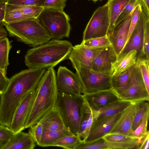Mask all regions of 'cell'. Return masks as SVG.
<instances>
[{"mask_svg": "<svg viewBox=\"0 0 149 149\" xmlns=\"http://www.w3.org/2000/svg\"><path fill=\"white\" fill-rule=\"evenodd\" d=\"M76 70L84 95L112 89L110 75L100 73L83 66L79 67Z\"/></svg>", "mask_w": 149, "mask_h": 149, "instance_id": "obj_7", "label": "cell"}, {"mask_svg": "<svg viewBox=\"0 0 149 149\" xmlns=\"http://www.w3.org/2000/svg\"><path fill=\"white\" fill-rule=\"evenodd\" d=\"M117 58L112 45L104 48L94 58L91 69L95 72L111 76L113 65Z\"/></svg>", "mask_w": 149, "mask_h": 149, "instance_id": "obj_14", "label": "cell"}, {"mask_svg": "<svg viewBox=\"0 0 149 149\" xmlns=\"http://www.w3.org/2000/svg\"><path fill=\"white\" fill-rule=\"evenodd\" d=\"M83 95H76L59 92L55 106L58 109L64 123L71 132H79Z\"/></svg>", "mask_w": 149, "mask_h": 149, "instance_id": "obj_5", "label": "cell"}, {"mask_svg": "<svg viewBox=\"0 0 149 149\" xmlns=\"http://www.w3.org/2000/svg\"><path fill=\"white\" fill-rule=\"evenodd\" d=\"M73 46L66 40L53 39L29 49L25 56V63L29 68H53L68 59Z\"/></svg>", "mask_w": 149, "mask_h": 149, "instance_id": "obj_2", "label": "cell"}, {"mask_svg": "<svg viewBox=\"0 0 149 149\" xmlns=\"http://www.w3.org/2000/svg\"><path fill=\"white\" fill-rule=\"evenodd\" d=\"M142 11L145 15L149 18V0H140Z\"/></svg>", "mask_w": 149, "mask_h": 149, "instance_id": "obj_45", "label": "cell"}, {"mask_svg": "<svg viewBox=\"0 0 149 149\" xmlns=\"http://www.w3.org/2000/svg\"><path fill=\"white\" fill-rule=\"evenodd\" d=\"M56 82L59 92L76 95H84L77 75L65 67L60 66L58 68Z\"/></svg>", "mask_w": 149, "mask_h": 149, "instance_id": "obj_10", "label": "cell"}, {"mask_svg": "<svg viewBox=\"0 0 149 149\" xmlns=\"http://www.w3.org/2000/svg\"><path fill=\"white\" fill-rule=\"evenodd\" d=\"M81 142L77 134H72L65 136L59 139L53 145L57 146L67 149H75L76 147Z\"/></svg>", "mask_w": 149, "mask_h": 149, "instance_id": "obj_30", "label": "cell"}, {"mask_svg": "<svg viewBox=\"0 0 149 149\" xmlns=\"http://www.w3.org/2000/svg\"><path fill=\"white\" fill-rule=\"evenodd\" d=\"M11 48L10 42L6 37L0 38V70L5 75L9 64L8 56Z\"/></svg>", "mask_w": 149, "mask_h": 149, "instance_id": "obj_27", "label": "cell"}, {"mask_svg": "<svg viewBox=\"0 0 149 149\" xmlns=\"http://www.w3.org/2000/svg\"><path fill=\"white\" fill-rule=\"evenodd\" d=\"M138 149V140L125 142H114L106 141L102 138L95 141L81 142L76 149Z\"/></svg>", "mask_w": 149, "mask_h": 149, "instance_id": "obj_20", "label": "cell"}, {"mask_svg": "<svg viewBox=\"0 0 149 149\" xmlns=\"http://www.w3.org/2000/svg\"><path fill=\"white\" fill-rule=\"evenodd\" d=\"M84 46L92 49H103L112 45L108 35L82 41L81 43Z\"/></svg>", "mask_w": 149, "mask_h": 149, "instance_id": "obj_29", "label": "cell"}, {"mask_svg": "<svg viewBox=\"0 0 149 149\" xmlns=\"http://www.w3.org/2000/svg\"><path fill=\"white\" fill-rule=\"evenodd\" d=\"M132 12L108 35L118 56L123 49L127 38Z\"/></svg>", "mask_w": 149, "mask_h": 149, "instance_id": "obj_17", "label": "cell"}, {"mask_svg": "<svg viewBox=\"0 0 149 149\" xmlns=\"http://www.w3.org/2000/svg\"><path fill=\"white\" fill-rule=\"evenodd\" d=\"M132 103L121 100L112 102L98 110L99 115L97 120L104 117L113 116L122 112Z\"/></svg>", "mask_w": 149, "mask_h": 149, "instance_id": "obj_26", "label": "cell"}, {"mask_svg": "<svg viewBox=\"0 0 149 149\" xmlns=\"http://www.w3.org/2000/svg\"><path fill=\"white\" fill-rule=\"evenodd\" d=\"M136 64L118 75L112 77V89L118 95L128 88L132 72Z\"/></svg>", "mask_w": 149, "mask_h": 149, "instance_id": "obj_23", "label": "cell"}, {"mask_svg": "<svg viewBox=\"0 0 149 149\" xmlns=\"http://www.w3.org/2000/svg\"><path fill=\"white\" fill-rule=\"evenodd\" d=\"M11 5L14 8L19 10L24 15L36 19L44 9L43 7L37 6Z\"/></svg>", "mask_w": 149, "mask_h": 149, "instance_id": "obj_33", "label": "cell"}, {"mask_svg": "<svg viewBox=\"0 0 149 149\" xmlns=\"http://www.w3.org/2000/svg\"><path fill=\"white\" fill-rule=\"evenodd\" d=\"M144 26V19L142 9L136 25L118 58L132 50L136 51L137 58L141 57L143 45Z\"/></svg>", "mask_w": 149, "mask_h": 149, "instance_id": "obj_15", "label": "cell"}, {"mask_svg": "<svg viewBox=\"0 0 149 149\" xmlns=\"http://www.w3.org/2000/svg\"><path fill=\"white\" fill-rule=\"evenodd\" d=\"M83 97L90 107L96 111L120 100L118 95L112 89L86 94Z\"/></svg>", "mask_w": 149, "mask_h": 149, "instance_id": "obj_16", "label": "cell"}, {"mask_svg": "<svg viewBox=\"0 0 149 149\" xmlns=\"http://www.w3.org/2000/svg\"><path fill=\"white\" fill-rule=\"evenodd\" d=\"M6 5V0H0V25L3 26Z\"/></svg>", "mask_w": 149, "mask_h": 149, "instance_id": "obj_44", "label": "cell"}, {"mask_svg": "<svg viewBox=\"0 0 149 149\" xmlns=\"http://www.w3.org/2000/svg\"><path fill=\"white\" fill-rule=\"evenodd\" d=\"M38 122L42 124L43 132L55 131L72 134L66 126L56 106L44 115Z\"/></svg>", "mask_w": 149, "mask_h": 149, "instance_id": "obj_18", "label": "cell"}, {"mask_svg": "<svg viewBox=\"0 0 149 149\" xmlns=\"http://www.w3.org/2000/svg\"><path fill=\"white\" fill-rule=\"evenodd\" d=\"M130 0H108L110 25L108 35L113 30L115 21Z\"/></svg>", "mask_w": 149, "mask_h": 149, "instance_id": "obj_24", "label": "cell"}, {"mask_svg": "<svg viewBox=\"0 0 149 149\" xmlns=\"http://www.w3.org/2000/svg\"><path fill=\"white\" fill-rule=\"evenodd\" d=\"M67 0H45L43 6L44 8L52 9L63 10Z\"/></svg>", "mask_w": 149, "mask_h": 149, "instance_id": "obj_42", "label": "cell"}, {"mask_svg": "<svg viewBox=\"0 0 149 149\" xmlns=\"http://www.w3.org/2000/svg\"><path fill=\"white\" fill-rule=\"evenodd\" d=\"M110 25L108 2L94 12L83 33L82 41L108 35Z\"/></svg>", "mask_w": 149, "mask_h": 149, "instance_id": "obj_8", "label": "cell"}, {"mask_svg": "<svg viewBox=\"0 0 149 149\" xmlns=\"http://www.w3.org/2000/svg\"><path fill=\"white\" fill-rule=\"evenodd\" d=\"M142 9V6H138L136 7L132 11L128 34L124 47L127 42L136 25Z\"/></svg>", "mask_w": 149, "mask_h": 149, "instance_id": "obj_39", "label": "cell"}, {"mask_svg": "<svg viewBox=\"0 0 149 149\" xmlns=\"http://www.w3.org/2000/svg\"><path fill=\"white\" fill-rule=\"evenodd\" d=\"M45 0H6L8 4L22 6H37L43 7Z\"/></svg>", "mask_w": 149, "mask_h": 149, "instance_id": "obj_41", "label": "cell"}, {"mask_svg": "<svg viewBox=\"0 0 149 149\" xmlns=\"http://www.w3.org/2000/svg\"><path fill=\"white\" fill-rule=\"evenodd\" d=\"M50 33L52 39L68 38L71 29L70 18L63 10L44 8L37 18Z\"/></svg>", "mask_w": 149, "mask_h": 149, "instance_id": "obj_6", "label": "cell"}, {"mask_svg": "<svg viewBox=\"0 0 149 149\" xmlns=\"http://www.w3.org/2000/svg\"><path fill=\"white\" fill-rule=\"evenodd\" d=\"M104 140L114 142H125L137 140V139L131 136L118 133H108L102 138Z\"/></svg>", "mask_w": 149, "mask_h": 149, "instance_id": "obj_37", "label": "cell"}, {"mask_svg": "<svg viewBox=\"0 0 149 149\" xmlns=\"http://www.w3.org/2000/svg\"><path fill=\"white\" fill-rule=\"evenodd\" d=\"M37 91V86L26 95L17 108L9 127L15 134L25 129L26 120Z\"/></svg>", "mask_w": 149, "mask_h": 149, "instance_id": "obj_11", "label": "cell"}, {"mask_svg": "<svg viewBox=\"0 0 149 149\" xmlns=\"http://www.w3.org/2000/svg\"><path fill=\"white\" fill-rule=\"evenodd\" d=\"M9 79L7 77H0V94L2 93L6 88Z\"/></svg>", "mask_w": 149, "mask_h": 149, "instance_id": "obj_46", "label": "cell"}, {"mask_svg": "<svg viewBox=\"0 0 149 149\" xmlns=\"http://www.w3.org/2000/svg\"><path fill=\"white\" fill-rule=\"evenodd\" d=\"M143 15L144 19L143 45L141 56L139 58L149 60V18L143 13Z\"/></svg>", "mask_w": 149, "mask_h": 149, "instance_id": "obj_34", "label": "cell"}, {"mask_svg": "<svg viewBox=\"0 0 149 149\" xmlns=\"http://www.w3.org/2000/svg\"><path fill=\"white\" fill-rule=\"evenodd\" d=\"M30 18H32L24 15L19 10L14 8L11 5L6 3L4 24L19 21Z\"/></svg>", "mask_w": 149, "mask_h": 149, "instance_id": "obj_31", "label": "cell"}, {"mask_svg": "<svg viewBox=\"0 0 149 149\" xmlns=\"http://www.w3.org/2000/svg\"><path fill=\"white\" fill-rule=\"evenodd\" d=\"M36 144L29 132L21 131L15 134L2 149H33L35 147Z\"/></svg>", "mask_w": 149, "mask_h": 149, "instance_id": "obj_21", "label": "cell"}, {"mask_svg": "<svg viewBox=\"0 0 149 149\" xmlns=\"http://www.w3.org/2000/svg\"><path fill=\"white\" fill-rule=\"evenodd\" d=\"M46 69L29 68L10 79L4 91L0 94V124L10 127L15 112L24 97L35 89Z\"/></svg>", "mask_w": 149, "mask_h": 149, "instance_id": "obj_1", "label": "cell"}, {"mask_svg": "<svg viewBox=\"0 0 149 149\" xmlns=\"http://www.w3.org/2000/svg\"><path fill=\"white\" fill-rule=\"evenodd\" d=\"M102 49H91L81 43L73 46L68 59L75 70L80 66L91 69L94 58Z\"/></svg>", "mask_w": 149, "mask_h": 149, "instance_id": "obj_12", "label": "cell"}, {"mask_svg": "<svg viewBox=\"0 0 149 149\" xmlns=\"http://www.w3.org/2000/svg\"><path fill=\"white\" fill-rule=\"evenodd\" d=\"M53 68L46 70L37 86V92L27 118L25 129L38 123L55 106L58 91Z\"/></svg>", "mask_w": 149, "mask_h": 149, "instance_id": "obj_3", "label": "cell"}, {"mask_svg": "<svg viewBox=\"0 0 149 149\" xmlns=\"http://www.w3.org/2000/svg\"><path fill=\"white\" fill-rule=\"evenodd\" d=\"M8 35L7 31L3 26L0 25V38L6 37Z\"/></svg>", "mask_w": 149, "mask_h": 149, "instance_id": "obj_47", "label": "cell"}, {"mask_svg": "<svg viewBox=\"0 0 149 149\" xmlns=\"http://www.w3.org/2000/svg\"><path fill=\"white\" fill-rule=\"evenodd\" d=\"M122 112L113 116L104 117L96 120L93 124L84 142L89 143L95 141L109 133Z\"/></svg>", "mask_w": 149, "mask_h": 149, "instance_id": "obj_13", "label": "cell"}, {"mask_svg": "<svg viewBox=\"0 0 149 149\" xmlns=\"http://www.w3.org/2000/svg\"><path fill=\"white\" fill-rule=\"evenodd\" d=\"M15 134L8 127L0 124V141H9Z\"/></svg>", "mask_w": 149, "mask_h": 149, "instance_id": "obj_43", "label": "cell"}, {"mask_svg": "<svg viewBox=\"0 0 149 149\" xmlns=\"http://www.w3.org/2000/svg\"><path fill=\"white\" fill-rule=\"evenodd\" d=\"M9 35L32 47L46 43L52 39L46 29L36 18L4 23Z\"/></svg>", "mask_w": 149, "mask_h": 149, "instance_id": "obj_4", "label": "cell"}, {"mask_svg": "<svg viewBox=\"0 0 149 149\" xmlns=\"http://www.w3.org/2000/svg\"><path fill=\"white\" fill-rule=\"evenodd\" d=\"M137 53L131 50L118 58L114 63L111 74V77L116 76L136 64Z\"/></svg>", "mask_w": 149, "mask_h": 149, "instance_id": "obj_22", "label": "cell"}, {"mask_svg": "<svg viewBox=\"0 0 149 149\" xmlns=\"http://www.w3.org/2000/svg\"><path fill=\"white\" fill-rule=\"evenodd\" d=\"M138 6H142L140 0H130L116 19L114 24L115 27L128 16L136 7Z\"/></svg>", "mask_w": 149, "mask_h": 149, "instance_id": "obj_36", "label": "cell"}, {"mask_svg": "<svg viewBox=\"0 0 149 149\" xmlns=\"http://www.w3.org/2000/svg\"><path fill=\"white\" fill-rule=\"evenodd\" d=\"M91 111V108L84 100L81 108L79 129L77 134L80 138L85 130Z\"/></svg>", "mask_w": 149, "mask_h": 149, "instance_id": "obj_35", "label": "cell"}, {"mask_svg": "<svg viewBox=\"0 0 149 149\" xmlns=\"http://www.w3.org/2000/svg\"><path fill=\"white\" fill-rule=\"evenodd\" d=\"M118 96L120 100L132 103L141 100H149V92L136 65L132 72L128 88Z\"/></svg>", "mask_w": 149, "mask_h": 149, "instance_id": "obj_9", "label": "cell"}, {"mask_svg": "<svg viewBox=\"0 0 149 149\" xmlns=\"http://www.w3.org/2000/svg\"><path fill=\"white\" fill-rule=\"evenodd\" d=\"M135 111V103H133L122 111L109 133L131 136V132Z\"/></svg>", "mask_w": 149, "mask_h": 149, "instance_id": "obj_19", "label": "cell"}, {"mask_svg": "<svg viewBox=\"0 0 149 149\" xmlns=\"http://www.w3.org/2000/svg\"><path fill=\"white\" fill-rule=\"evenodd\" d=\"M149 118L144 119L142 123L134 130H131V135L139 139L149 133L148 129Z\"/></svg>", "mask_w": 149, "mask_h": 149, "instance_id": "obj_40", "label": "cell"}, {"mask_svg": "<svg viewBox=\"0 0 149 149\" xmlns=\"http://www.w3.org/2000/svg\"><path fill=\"white\" fill-rule=\"evenodd\" d=\"M149 100H144L134 102L135 111L132 130H134L146 118H149Z\"/></svg>", "mask_w": 149, "mask_h": 149, "instance_id": "obj_25", "label": "cell"}, {"mask_svg": "<svg viewBox=\"0 0 149 149\" xmlns=\"http://www.w3.org/2000/svg\"><path fill=\"white\" fill-rule=\"evenodd\" d=\"M90 1H92L94 2L95 3L97 1H102V0H88Z\"/></svg>", "mask_w": 149, "mask_h": 149, "instance_id": "obj_50", "label": "cell"}, {"mask_svg": "<svg viewBox=\"0 0 149 149\" xmlns=\"http://www.w3.org/2000/svg\"><path fill=\"white\" fill-rule=\"evenodd\" d=\"M6 77V75H5L0 70V77Z\"/></svg>", "mask_w": 149, "mask_h": 149, "instance_id": "obj_49", "label": "cell"}, {"mask_svg": "<svg viewBox=\"0 0 149 149\" xmlns=\"http://www.w3.org/2000/svg\"><path fill=\"white\" fill-rule=\"evenodd\" d=\"M29 133L33 139L36 144H39L43 132L42 124L38 122L29 127Z\"/></svg>", "mask_w": 149, "mask_h": 149, "instance_id": "obj_38", "label": "cell"}, {"mask_svg": "<svg viewBox=\"0 0 149 149\" xmlns=\"http://www.w3.org/2000/svg\"><path fill=\"white\" fill-rule=\"evenodd\" d=\"M7 141H0V149H2L4 146L6 145Z\"/></svg>", "mask_w": 149, "mask_h": 149, "instance_id": "obj_48", "label": "cell"}, {"mask_svg": "<svg viewBox=\"0 0 149 149\" xmlns=\"http://www.w3.org/2000/svg\"><path fill=\"white\" fill-rule=\"evenodd\" d=\"M73 134L65 132L51 131L43 132L38 146L42 147L53 146L59 139L63 136Z\"/></svg>", "mask_w": 149, "mask_h": 149, "instance_id": "obj_28", "label": "cell"}, {"mask_svg": "<svg viewBox=\"0 0 149 149\" xmlns=\"http://www.w3.org/2000/svg\"><path fill=\"white\" fill-rule=\"evenodd\" d=\"M149 60L142 58H137L136 65L140 71L148 91L149 92Z\"/></svg>", "mask_w": 149, "mask_h": 149, "instance_id": "obj_32", "label": "cell"}]
</instances>
